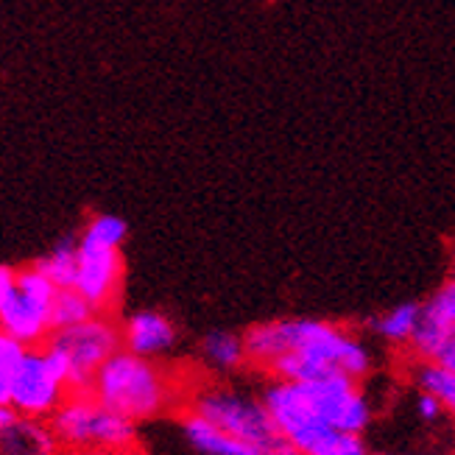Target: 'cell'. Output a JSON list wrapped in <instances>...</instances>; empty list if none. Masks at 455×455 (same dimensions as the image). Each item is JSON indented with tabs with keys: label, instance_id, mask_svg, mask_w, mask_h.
<instances>
[{
	"label": "cell",
	"instance_id": "cell-1",
	"mask_svg": "<svg viewBox=\"0 0 455 455\" xmlns=\"http://www.w3.org/2000/svg\"><path fill=\"white\" fill-rule=\"evenodd\" d=\"M249 363L274 380H366L374 355L358 332L324 319H271L243 332Z\"/></svg>",
	"mask_w": 455,
	"mask_h": 455
},
{
	"label": "cell",
	"instance_id": "cell-2",
	"mask_svg": "<svg viewBox=\"0 0 455 455\" xmlns=\"http://www.w3.org/2000/svg\"><path fill=\"white\" fill-rule=\"evenodd\" d=\"M90 394L121 417L143 422L160 417L171 405L173 383L168 371L160 363H154V358H143V355L121 347L98 369Z\"/></svg>",
	"mask_w": 455,
	"mask_h": 455
},
{
	"label": "cell",
	"instance_id": "cell-3",
	"mask_svg": "<svg viewBox=\"0 0 455 455\" xmlns=\"http://www.w3.org/2000/svg\"><path fill=\"white\" fill-rule=\"evenodd\" d=\"M59 288L36 266H0V330L34 347L51 339V310Z\"/></svg>",
	"mask_w": 455,
	"mask_h": 455
},
{
	"label": "cell",
	"instance_id": "cell-4",
	"mask_svg": "<svg viewBox=\"0 0 455 455\" xmlns=\"http://www.w3.org/2000/svg\"><path fill=\"white\" fill-rule=\"evenodd\" d=\"M137 422L121 417L98 403L92 394H68L65 403L51 413V427L56 439L70 447L95 450H126L134 444Z\"/></svg>",
	"mask_w": 455,
	"mask_h": 455
},
{
	"label": "cell",
	"instance_id": "cell-5",
	"mask_svg": "<svg viewBox=\"0 0 455 455\" xmlns=\"http://www.w3.org/2000/svg\"><path fill=\"white\" fill-rule=\"evenodd\" d=\"M70 361L56 344H45V349L28 347L26 358L20 361L12 380V408L20 417L43 419L65 403L68 397Z\"/></svg>",
	"mask_w": 455,
	"mask_h": 455
},
{
	"label": "cell",
	"instance_id": "cell-6",
	"mask_svg": "<svg viewBox=\"0 0 455 455\" xmlns=\"http://www.w3.org/2000/svg\"><path fill=\"white\" fill-rule=\"evenodd\" d=\"M190 411L202 413L204 419L232 433V436L263 447V452L280 436L263 397H254V394H246L235 386H204L193 397Z\"/></svg>",
	"mask_w": 455,
	"mask_h": 455
},
{
	"label": "cell",
	"instance_id": "cell-7",
	"mask_svg": "<svg viewBox=\"0 0 455 455\" xmlns=\"http://www.w3.org/2000/svg\"><path fill=\"white\" fill-rule=\"evenodd\" d=\"M48 341L62 349L70 361L68 391L90 394L98 369L124 347V332L117 324H112L107 315L95 313L92 319L76 324V327L53 330Z\"/></svg>",
	"mask_w": 455,
	"mask_h": 455
},
{
	"label": "cell",
	"instance_id": "cell-8",
	"mask_svg": "<svg viewBox=\"0 0 455 455\" xmlns=\"http://www.w3.org/2000/svg\"><path fill=\"white\" fill-rule=\"evenodd\" d=\"M291 383L296 386L299 400L315 419L347 433H358V436H363L369 430L374 413L366 391L361 388V380L347 378V374H332V378H322V380H291Z\"/></svg>",
	"mask_w": 455,
	"mask_h": 455
},
{
	"label": "cell",
	"instance_id": "cell-9",
	"mask_svg": "<svg viewBox=\"0 0 455 455\" xmlns=\"http://www.w3.org/2000/svg\"><path fill=\"white\" fill-rule=\"evenodd\" d=\"M124 283V254L117 246L95 243L90 237H78V274L76 291L87 296V302L104 313L117 302Z\"/></svg>",
	"mask_w": 455,
	"mask_h": 455
},
{
	"label": "cell",
	"instance_id": "cell-10",
	"mask_svg": "<svg viewBox=\"0 0 455 455\" xmlns=\"http://www.w3.org/2000/svg\"><path fill=\"white\" fill-rule=\"evenodd\" d=\"M450 335H455V274L422 302V324L408 349L417 355V361H436Z\"/></svg>",
	"mask_w": 455,
	"mask_h": 455
},
{
	"label": "cell",
	"instance_id": "cell-11",
	"mask_svg": "<svg viewBox=\"0 0 455 455\" xmlns=\"http://www.w3.org/2000/svg\"><path fill=\"white\" fill-rule=\"evenodd\" d=\"M124 332V347L129 352L143 355V358H160L176 347V324L160 310H137L121 327Z\"/></svg>",
	"mask_w": 455,
	"mask_h": 455
},
{
	"label": "cell",
	"instance_id": "cell-12",
	"mask_svg": "<svg viewBox=\"0 0 455 455\" xmlns=\"http://www.w3.org/2000/svg\"><path fill=\"white\" fill-rule=\"evenodd\" d=\"M182 436L199 455H266L263 447L232 436V433L212 425L196 411H190L182 419Z\"/></svg>",
	"mask_w": 455,
	"mask_h": 455
},
{
	"label": "cell",
	"instance_id": "cell-13",
	"mask_svg": "<svg viewBox=\"0 0 455 455\" xmlns=\"http://www.w3.org/2000/svg\"><path fill=\"white\" fill-rule=\"evenodd\" d=\"M199 358L215 374H235L249 363L246 339L232 330H210L199 341Z\"/></svg>",
	"mask_w": 455,
	"mask_h": 455
},
{
	"label": "cell",
	"instance_id": "cell-14",
	"mask_svg": "<svg viewBox=\"0 0 455 455\" xmlns=\"http://www.w3.org/2000/svg\"><path fill=\"white\" fill-rule=\"evenodd\" d=\"M422 324V302H400L366 322V330L378 341L391 347H411L413 335Z\"/></svg>",
	"mask_w": 455,
	"mask_h": 455
},
{
	"label": "cell",
	"instance_id": "cell-15",
	"mask_svg": "<svg viewBox=\"0 0 455 455\" xmlns=\"http://www.w3.org/2000/svg\"><path fill=\"white\" fill-rule=\"evenodd\" d=\"M56 442L53 427L39 425L31 417H20L0 427V455H53Z\"/></svg>",
	"mask_w": 455,
	"mask_h": 455
},
{
	"label": "cell",
	"instance_id": "cell-16",
	"mask_svg": "<svg viewBox=\"0 0 455 455\" xmlns=\"http://www.w3.org/2000/svg\"><path fill=\"white\" fill-rule=\"evenodd\" d=\"M43 271L56 288H73L76 285V274H78V237H62L51 254L39 257L34 263Z\"/></svg>",
	"mask_w": 455,
	"mask_h": 455
},
{
	"label": "cell",
	"instance_id": "cell-17",
	"mask_svg": "<svg viewBox=\"0 0 455 455\" xmlns=\"http://www.w3.org/2000/svg\"><path fill=\"white\" fill-rule=\"evenodd\" d=\"M413 383L419 391H430L444 405L447 417L455 419V371L439 361H419L417 371H413Z\"/></svg>",
	"mask_w": 455,
	"mask_h": 455
},
{
	"label": "cell",
	"instance_id": "cell-18",
	"mask_svg": "<svg viewBox=\"0 0 455 455\" xmlns=\"http://www.w3.org/2000/svg\"><path fill=\"white\" fill-rule=\"evenodd\" d=\"M95 313L98 310L87 302V296H82L76 288H59L53 310H51V327L53 330L76 327V324L92 319Z\"/></svg>",
	"mask_w": 455,
	"mask_h": 455
},
{
	"label": "cell",
	"instance_id": "cell-19",
	"mask_svg": "<svg viewBox=\"0 0 455 455\" xmlns=\"http://www.w3.org/2000/svg\"><path fill=\"white\" fill-rule=\"evenodd\" d=\"M28 344H23L6 330H0V405H12V380L20 361L26 358Z\"/></svg>",
	"mask_w": 455,
	"mask_h": 455
},
{
	"label": "cell",
	"instance_id": "cell-20",
	"mask_svg": "<svg viewBox=\"0 0 455 455\" xmlns=\"http://www.w3.org/2000/svg\"><path fill=\"white\" fill-rule=\"evenodd\" d=\"M84 237L95 243H104V246H117L121 249L126 243V235H129V224L121 219V215H112V212H101V215H92L87 229L82 232Z\"/></svg>",
	"mask_w": 455,
	"mask_h": 455
},
{
	"label": "cell",
	"instance_id": "cell-21",
	"mask_svg": "<svg viewBox=\"0 0 455 455\" xmlns=\"http://www.w3.org/2000/svg\"><path fill=\"white\" fill-rule=\"evenodd\" d=\"M444 413H447L444 405L436 397H433L430 391H419V397H417V417L422 422H439Z\"/></svg>",
	"mask_w": 455,
	"mask_h": 455
},
{
	"label": "cell",
	"instance_id": "cell-22",
	"mask_svg": "<svg viewBox=\"0 0 455 455\" xmlns=\"http://www.w3.org/2000/svg\"><path fill=\"white\" fill-rule=\"evenodd\" d=\"M266 455H302V450L280 433V436H276V439L266 447Z\"/></svg>",
	"mask_w": 455,
	"mask_h": 455
},
{
	"label": "cell",
	"instance_id": "cell-23",
	"mask_svg": "<svg viewBox=\"0 0 455 455\" xmlns=\"http://www.w3.org/2000/svg\"><path fill=\"white\" fill-rule=\"evenodd\" d=\"M436 361L442 366H447L450 371H455V335H450V341L442 347V352L436 355Z\"/></svg>",
	"mask_w": 455,
	"mask_h": 455
},
{
	"label": "cell",
	"instance_id": "cell-24",
	"mask_svg": "<svg viewBox=\"0 0 455 455\" xmlns=\"http://www.w3.org/2000/svg\"><path fill=\"white\" fill-rule=\"evenodd\" d=\"M17 419H20V413L12 405H0V427H6V425H12Z\"/></svg>",
	"mask_w": 455,
	"mask_h": 455
},
{
	"label": "cell",
	"instance_id": "cell-25",
	"mask_svg": "<svg viewBox=\"0 0 455 455\" xmlns=\"http://www.w3.org/2000/svg\"><path fill=\"white\" fill-rule=\"evenodd\" d=\"M90 455H109V450H98V452H90Z\"/></svg>",
	"mask_w": 455,
	"mask_h": 455
}]
</instances>
